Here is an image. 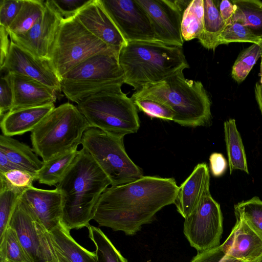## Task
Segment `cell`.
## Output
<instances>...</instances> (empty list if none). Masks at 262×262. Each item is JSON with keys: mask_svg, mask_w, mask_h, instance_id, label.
<instances>
[{"mask_svg": "<svg viewBox=\"0 0 262 262\" xmlns=\"http://www.w3.org/2000/svg\"><path fill=\"white\" fill-rule=\"evenodd\" d=\"M119 55L102 53L85 60L61 79V91L69 100L78 104L91 95L123 85L124 73Z\"/></svg>", "mask_w": 262, "mask_h": 262, "instance_id": "obj_7", "label": "cell"}, {"mask_svg": "<svg viewBox=\"0 0 262 262\" xmlns=\"http://www.w3.org/2000/svg\"><path fill=\"white\" fill-rule=\"evenodd\" d=\"M1 71L23 75L60 92V80L49 61L36 57L11 40L7 57Z\"/></svg>", "mask_w": 262, "mask_h": 262, "instance_id": "obj_15", "label": "cell"}, {"mask_svg": "<svg viewBox=\"0 0 262 262\" xmlns=\"http://www.w3.org/2000/svg\"><path fill=\"white\" fill-rule=\"evenodd\" d=\"M178 189L173 178L144 176L108 187L99 200L93 220L100 226L134 235L151 223L161 209L174 203Z\"/></svg>", "mask_w": 262, "mask_h": 262, "instance_id": "obj_1", "label": "cell"}, {"mask_svg": "<svg viewBox=\"0 0 262 262\" xmlns=\"http://www.w3.org/2000/svg\"><path fill=\"white\" fill-rule=\"evenodd\" d=\"M261 55L262 47L259 44L253 43L243 50L232 67V78L238 83L245 80Z\"/></svg>", "mask_w": 262, "mask_h": 262, "instance_id": "obj_32", "label": "cell"}, {"mask_svg": "<svg viewBox=\"0 0 262 262\" xmlns=\"http://www.w3.org/2000/svg\"><path fill=\"white\" fill-rule=\"evenodd\" d=\"M21 194L7 188L0 189V237L8 227L11 214Z\"/></svg>", "mask_w": 262, "mask_h": 262, "instance_id": "obj_37", "label": "cell"}, {"mask_svg": "<svg viewBox=\"0 0 262 262\" xmlns=\"http://www.w3.org/2000/svg\"><path fill=\"white\" fill-rule=\"evenodd\" d=\"M0 150L18 168L35 176L44 164L43 161L39 159L33 148L11 137L3 134L0 136Z\"/></svg>", "mask_w": 262, "mask_h": 262, "instance_id": "obj_23", "label": "cell"}, {"mask_svg": "<svg viewBox=\"0 0 262 262\" xmlns=\"http://www.w3.org/2000/svg\"><path fill=\"white\" fill-rule=\"evenodd\" d=\"M55 107L51 104L8 112L1 117L2 134L12 137L31 132Z\"/></svg>", "mask_w": 262, "mask_h": 262, "instance_id": "obj_21", "label": "cell"}, {"mask_svg": "<svg viewBox=\"0 0 262 262\" xmlns=\"http://www.w3.org/2000/svg\"><path fill=\"white\" fill-rule=\"evenodd\" d=\"M220 246L228 256L241 262H255L262 256V237L242 217H236L230 233Z\"/></svg>", "mask_w": 262, "mask_h": 262, "instance_id": "obj_17", "label": "cell"}, {"mask_svg": "<svg viewBox=\"0 0 262 262\" xmlns=\"http://www.w3.org/2000/svg\"><path fill=\"white\" fill-rule=\"evenodd\" d=\"M223 231L220 205L208 190L194 210L185 219L184 234L190 246L198 252H202L219 246Z\"/></svg>", "mask_w": 262, "mask_h": 262, "instance_id": "obj_10", "label": "cell"}, {"mask_svg": "<svg viewBox=\"0 0 262 262\" xmlns=\"http://www.w3.org/2000/svg\"><path fill=\"white\" fill-rule=\"evenodd\" d=\"M255 262H262V256Z\"/></svg>", "mask_w": 262, "mask_h": 262, "instance_id": "obj_48", "label": "cell"}, {"mask_svg": "<svg viewBox=\"0 0 262 262\" xmlns=\"http://www.w3.org/2000/svg\"><path fill=\"white\" fill-rule=\"evenodd\" d=\"M117 86L91 95L77 107L90 127L124 137L140 127L138 108L133 99Z\"/></svg>", "mask_w": 262, "mask_h": 262, "instance_id": "obj_6", "label": "cell"}, {"mask_svg": "<svg viewBox=\"0 0 262 262\" xmlns=\"http://www.w3.org/2000/svg\"><path fill=\"white\" fill-rule=\"evenodd\" d=\"M138 97L152 98L166 105L174 113L173 121L181 126H204L211 118V102L203 84L186 79L183 71L136 91L131 98Z\"/></svg>", "mask_w": 262, "mask_h": 262, "instance_id": "obj_4", "label": "cell"}, {"mask_svg": "<svg viewBox=\"0 0 262 262\" xmlns=\"http://www.w3.org/2000/svg\"><path fill=\"white\" fill-rule=\"evenodd\" d=\"M123 136L89 127L81 141L110 179L111 186H119L143 176L142 169L130 159L124 146Z\"/></svg>", "mask_w": 262, "mask_h": 262, "instance_id": "obj_8", "label": "cell"}, {"mask_svg": "<svg viewBox=\"0 0 262 262\" xmlns=\"http://www.w3.org/2000/svg\"><path fill=\"white\" fill-rule=\"evenodd\" d=\"M203 0L191 1L185 9L182 18L181 30L183 40L190 41L198 38L204 26Z\"/></svg>", "mask_w": 262, "mask_h": 262, "instance_id": "obj_29", "label": "cell"}, {"mask_svg": "<svg viewBox=\"0 0 262 262\" xmlns=\"http://www.w3.org/2000/svg\"><path fill=\"white\" fill-rule=\"evenodd\" d=\"M24 0H1L0 26L7 29L10 26L21 8Z\"/></svg>", "mask_w": 262, "mask_h": 262, "instance_id": "obj_39", "label": "cell"}, {"mask_svg": "<svg viewBox=\"0 0 262 262\" xmlns=\"http://www.w3.org/2000/svg\"><path fill=\"white\" fill-rule=\"evenodd\" d=\"M127 42L157 40L148 16L136 0H101Z\"/></svg>", "mask_w": 262, "mask_h": 262, "instance_id": "obj_13", "label": "cell"}, {"mask_svg": "<svg viewBox=\"0 0 262 262\" xmlns=\"http://www.w3.org/2000/svg\"><path fill=\"white\" fill-rule=\"evenodd\" d=\"M7 74L13 94L12 110L54 104L57 92L32 78Z\"/></svg>", "mask_w": 262, "mask_h": 262, "instance_id": "obj_19", "label": "cell"}, {"mask_svg": "<svg viewBox=\"0 0 262 262\" xmlns=\"http://www.w3.org/2000/svg\"><path fill=\"white\" fill-rule=\"evenodd\" d=\"M50 234L58 262H97L96 252L80 245L61 223Z\"/></svg>", "mask_w": 262, "mask_h": 262, "instance_id": "obj_22", "label": "cell"}, {"mask_svg": "<svg viewBox=\"0 0 262 262\" xmlns=\"http://www.w3.org/2000/svg\"><path fill=\"white\" fill-rule=\"evenodd\" d=\"M216 4L220 15L226 24L228 25L231 22L232 18L235 12L234 5L231 1L222 0L218 1Z\"/></svg>", "mask_w": 262, "mask_h": 262, "instance_id": "obj_43", "label": "cell"}, {"mask_svg": "<svg viewBox=\"0 0 262 262\" xmlns=\"http://www.w3.org/2000/svg\"><path fill=\"white\" fill-rule=\"evenodd\" d=\"M261 40L241 23L232 21L226 25L221 33L219 38V45L236 42L259 44Z\"/></svg>", "mask_w": 262, "mask_h": 262, "instance_id": "obj_35", "label": "cell"}, {"mask_svg": "<svg viewBox=\"0 0 262 262\" xmlns=\"http://www.w3.org/2000/svg\"><path fill=\"white\" fill-rule=\"evenodd\" d=\"M0 262H33L16 231L9 226L0 237Z\"/></svg>", "mask_w": 262, "mask_h": 262, "instance_id": "obj_30", "label": "cell"}, {"mask_svg": "<svg viewBox=\"0 0 262 262\" xmlns=\"http://www.w3.org/2000/svg\"><path fill=\"white\" fill-rule=\"evenodd\" d=\"M35 176L19 169L0 172V189L7 188L22 194L33 186Z\"/></svg>", "mask_w": 262, "mask_h": 262, "instance_id": "obj_34", "label": "cell"}, {"mask_svg": "<svg viewBox=\"0 0 262 262\" xmlns=\"http://www.w3.org/2000/svg\"><path fill=\"white\" fill-rule=\"evenodd\" d=\"M88 228L96 247L97 262H128L100 228L92 225Z\"/></svg>", "mask_w": 262, "mask_h": 262, "instance_id": "obj_31", "label": "cell"}, {"mask_svg": "<svg viewBox=\"0 0 262 262\" xmlns=\"http://www.w3.org/2000/svg\"><path fill=\"white\" fill-rule=\"evenodd\" d=\"M111 185L108 177L84 148L77 155L56 186L61 193V224L67 230L88 227L99 200Z\"/></svg>", "mask_w": 262, "mask_h": 262, "instance_id": "obj_2", "label": "cell"}, {"mask_svg": "<svg viewBox=\"0 0 262 262\" xmlns=\"http://www.w3.org/2000/svg\"><path fill=\"white\" fill-rule=\"evenodd\" d=\"M90 127L77 106L69 102L55 107L31 132L34 152L46 162L77 150L82 135Z\"/></svg>", "mask_w": 262, "mask_h": 262, "instance_id": "obj_5", "label": "cell"}, {"mask_svg": "<svg viewBox=\"0 0 262 262\" xmlns=\"http://www.w3.org/2000/svg\"><path fill=\"white\" fill-rule=\"evenodd\" d=\"M225 140L230 174L236 169L249 174L246 155L242 137L235 120L230 119L224 122Z\"/></svg>", "mask_w": 262, "mask_h": 262, "instance_id": "obj_25", "label": "cell"}, {"mask_svg": "<svg viewBox=\"0 0 262 262\" xmlns=\"http://www.w3.org/2000/svg\"><path fill=\"white\" fill-rule=\"evenodd\" d=\"M231 1L235 7L231 22L241 23L262 39V2L258 0Z\"/></svg>", "mask_w": 262, "mask_h": 262, "instance_id": "obj_26", "label": "cell"}, {"mask_svg": "<svg viewBox=\"0 0 262 262\" xmlns=\"http://www.w3.org/2000/svg\"><path fill=\"white\" fill-rule=\"evenodd\" d=\"M235 217L245 219L262 237V201L257 196L234 206Z\"/></svg>", "mask_w": 262, "mask_h": 262, "instance_id": "obj_33", "label": "cell"}, {"mask_svg": "<svg viewBox=\"0 0 262 262\" xmlns=\"http://www.w3.org/2000/svg\"><path fill=\"white\" fill-rule=\"evenodd\" d=\"M138 110L151 118L173 121L174 113L168 106L161 102L148 97L132 99Z\"/></svg>", "mask_w": 262, "mask_h": 262, "instance_id": "obj_36", "label": "cell"}, {"mask_svg": "<svg viewBox=\"0 0 262 262\" xmlns=\"http://www.w3.org/2000/svg\"><path fill=\"white\" fill-rule=\"evenodd\" d=\"M76 17L90 32L109 47L120 51L127 45L128 42L105 9L101 0H91Z\"/></svg>", "mask_w": 262, "mask_h": 262, "instance_id": "obj_16", "label": "cell"}, {"mask_svg": "<svg viewBox=\"0 0 262 262\" xmlns=\"http://www.w3.org/2000/svg\"><path fill=\"white\" fill-rule=\"evenodd\" d=\"M118 60L124 83L135 91L189 68L183 47L158 40L129 41L120 50Z\"/></svg>", "mask_w": 262, "mask_h": 262, "instance_id": "obj_3", "label": "cell"}, {"mask_svg": "<svg viewBox=\"0 0 262 262\" xmlns=\"http://www.w3.org/2000/svg\"><path fill=\"white\" fill-rule=\"evenodd\" d=\"M1 37V60L0 66L2 67L5 61L10 47L11 39H9V33L8 30L0 26Z\"/></svg>", "mask_w": 262, "mask_h": 262, "instance_id": "obj_44", "label": "cell"}, {"mask_svg": "<svg viewBox=\"0 0 262 262\" xmlns=\"http://www.w3.org/2000/svg\"><path fill=\"white\" fill-rule=\"evenodd\" d=\"M190 262H241L228 256L221 246L202 252H198Z\"/></svg>", "mask_w": 262, "mask_h": 262, "instance_id": "obj_41", "label": "cell"}, {"mask_svg": "<svg viewBox=\"0 0 262 262\" xmlns=\"http://www.w3.org/2000/svg\"><path fill=\"white\" fill-rule=\"evenodd\" d=\"M147 13L157 40L183 47L182 15L191 1L136 0Z\"/></svg>", "mask_w": 262, "mask_h": 262, "instance_id": "obj_12", "label": "cell"}, {"mask_svg": "<svg viewBox=\"0 0 262 262\" xmlns=\"http://www.w3.org/2000/svg\"><path fill=\"white\" fill-rule=\"evenodd\" d=\"M203 29L198 39L205 48L214 51L219 46V38L226 24L220 15L215 1L203 0Z\"/></svg>", "mask_w": 262, "mask_h": 262, "instance_id": "obj_24", "label": "cell"}, {"mask_svg": "<svg viewBox=\"0 0 262 262\" xmlns=\"http://www.w3.org/2000/svg\"><path fill=\"white\" fill-rule=\"evenodd\" d=\"M260 57H261V62H260V79L259 83L262 86V55H261Z\"/></svg>", "mask_w": 262, "mask_h": 262, "instance_id": "obj_47", "label": "cell"}, {"mask_svg": "<svg viewBox=\"0 0 262 262\" xmlns=\"http://www.w3.org/2000/svg\"><path fill=\"white\" fill-rule=\"evenodd\" d=\"M210 174L205 163L197 164L189 176L179 187L174 202L177 211L184 219L196 207L209 189Z\"/></svg>", "mask_w": 262, "mask_h": 262, "instance_id": "obj_20", "label": "cell"}, {"mask_svg": "<svg viewBox=\"0 0 262 262\" xmlns=\"http://www.w3.org/2000/svg\"><path fill=\"white\" fill-rule=\"evenodd\" d=\"M46 1L24 0L21 9L8 28L10 35H18L29 31L43 15Z\"/></svg>", "mask_w": 262, "mask_h": 262, "instance_id": "obj_28", "label": "cell"}, {"mask_svg": "<svg viewBox=\"0 0 262 262\" xmlns=\"http://www.w3.org/2000/svg\"><path fill=\"white\" fill-rule=\"evenodd\" d=\"M8 226L16 231L20 243L33 262H58L50 231L20 197Z\"/></svg>", "mask_w": 262, "mask_h": 262, "instance_id": "obj_11", "label": "cell"}, {"mask_svg": "<svg viewBox=\"0 0 262 262\" xmlns=\"http://www.w3.org/2000/svg\"><path fill=\"white\" fill-rule=\"evenodd\" d=\"M13 94L7 75L2 76L0 81V117L11 111L13 106Z\"/></svg>", "mask_w": 262, "mask_h": 262, "instance_id": "obj_40", "label": "cell"}, {"mask_svg": "<svg viewBox=\"0 0 262 262\" xmlns=\"http://www.w3.org/2000/svg\"><path fill=\"white\" fill-rule=\"evenodd\" d=\"M20 199L49 231L60 224L62 200L60 192L56 187L46 190L32 186L22 193Z\"/></svg>", "mask_w": 262, "mask_h": 262, "instance_id": "obj_18", "label": "cell"}, {"mask_svg": "<svg viewBox=\"0 0 262 262\" xmlns=\"http://www.w3.org/2000/svg\"><path fill=\"white\" fill-rule=\"evenodd\" d=\"M91 0H47L62 20L74 18Z\"/></svg>", "mask_w": 262, "mask_h": 262, "instance_id": "obj_38", "label": "cell"}, {"mask_svg": "<svg viewBox=\"0 0 262 262\" xmlns=\"http://www.w3.org/2000/svg\"><path fill=\"white\" fill-rule=\"evenodd\" d=\"M78 150L60 155L44 162L35 175L39 184L56 186L61 180L74 161Z\"/></svg>", "mask_w": 262, "mask_h": 262, "instance_id": "obj_27", "label": "cell"}, {"mask_svg": "<svg viewBox=\"0 0 262 262\" xmlns=\"http://www.w3.org/2000/svg\"><path fill=\"white\" fill-rule=\"evenodd\" d=\"M62 19L46 1L43 15L27 32L10 35L11 41L37 58L50 60L51 52Z\"/></svg>", "mask_w": 262, "mask_h": 262, "instance_id": "obj_14", "label": "cell"}, {"mask_svg": "<svg viewBox=\"0 0 262 262\" xmlns=\"http://www.w3.org/2000/svg\"><path fill=\"white\" fill-rule=\"evenodd\" d=\"M210 168L212 174L215 177L222 176L226 170L227 162L224 156L213 152L209 157Z\"/></svg>", "mask_w": 262, "mask_h": 262, "instance_id": "obj_42", "label": "cell"}, {"mask_svg": "<svg viewBox=\"0 0 262 262\" xmlns=\"http://www.w3.org/2000/svg\"><path fill=\"white\" fill-rule=\"evenodd\" d=\"M15 169L19 168L9 160L2 151L0 150V172H5Z\"/></svg>", "mask_w": 262, "mask_h": 262, "instance_id": "obj_45", "label": "cell"}, {"mask_svg": "<svg viewBox=\"0 0 262 262\" xmlns=\"http://www.w3.org/2000/svg\"><path fill=\"white\" fill-rule=\"evenodd\" d=\"M259 44V45L261 46V47H262V40H261V41Z\"/></svg>", "mask_w": 262, "mask_h": 262, "instance_id": "obj_49", "label": "cell"}, {"mask_svg": "<svg viewBox=\"0 0 262 262\" xmlns=\"http://www.w3.org/2000/svg\"><path fill=\"white\" fill-rule=\"evenodd\" d=\"M119 53L90 32L76 17L62 20L49 62L60 80L88 58L102 53Z\"/></svg>", "mask_w": 262, "mask_h": 262, "instance_id": "obj_9", "label": "cell"}, {"mask_svg": "<svg viewBox=\"0 0 262 262\" xmlns=\"http://www.w3.org/2000/svg\"><path fill=\"white\" fill-rule=\"evenodd\" d=\"M255 99L262 114V86L259 82H256L254 87Z\"/></svg>", "mask_w": 262, "mask_h": 262, "instance_id": "obj_46", "label": "cell"}]
</instances>
